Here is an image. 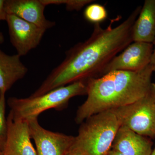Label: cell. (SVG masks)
Here are the masks:
<instances>
[{
    "label": "cell",
    "mask_w": 155,
    "mask_h": 155,
    "mask_svg": "<svg viewBox=\"0 0 155 155\" xmlns=\"http://www.w3.org/2000/svg\"><path fill=\"white\" fill-rule=\"evenodd\" d=\"M137 7L125 21L115 27L95 24L89 38L67 51L66 57L30 96L35 97L77 81L102 76L105 69L119 53L133 42L134 24L141 10Z\"/></svg>",
    "instance_id": "1"
},
{
    "label": "cell",
    "mask_w": 155,
    "mask_h": 155,
    "mask_svg": "<svg viewBox=\"0 0 155 155\" xmlns=\"http://www.w3.org/2000/svg\"><path fill=\"white\" fill-rule=\"evenodd\" d=\"M153 72L149 64L138 71L116 70L88 79L87 98L78 109L75 122L81 124L94 114L138 101L149 91Z\"/></svg>",
    "instance_id": "2"
},
{
    "label": "cell",
    "mask_w": 155,
    "mask_h": 155,
    "mask_svg": "<svg viewBox=\"0 0 155 155\" xmlns=\"http://www.w3.org/2000/svg\"><path fill=\"white\" fill-rule=\"evenodd\" d=\"M121 126L115 109L92 115L81 124L72 147L84 155H108Z\"/></svg>",
    "instance_id": "3"
},
{
    "label": "cell",
    "mask_w": 155,
    "mask_h": 155,
    "mask_svg": "<svg viewBox=\"0 0 155 155\" xmlns=\"http://www.w3.org/2000/svg\"><path fill=\"white\" fill-rule=\"evenodd\" d=\"M87 93V81H77L53 90L35 97H11L8 100L11 109L9 115L14 120L28 121L38 119L40 114L50 110L61 111L66 109L73 97L85 95Z\"/></svg>",
    "instance_id": "4"
},
{
    "label": "cell",
    "mask_w": 155,
    "mask_h": 155,
    "mask_svg": "<svg viewBox=\"0 0 155 155\" xmlns=\"http://www.w3.org/2000/svg\"><path fill=\"white\" fill-rule=\"evenodd\" d=\"M116 109L122 125L139 134L155 137V84L135 102Z\"/></svg>",
    "instance_id": "5"
},
{
    "label": "cell",
    "mask_w": 155,
    "mask_h": 155,
    "mask_svg": "<svg viewBox=\"0 0 155 155\" xmlns=\"http://www.w3.org/2000/svg\"><path fill=\"white\" fill-rule=\"evenodd\" d=\"M6 21L11 44L21 57L38 47L46 31L13 14H8Z\"/></svg>",
    "instance_id": "6"
},
{
    "label": "cell",
    "mask_w": 155,
    "mask_h": 155,
    "mask_svg": "<svg viewBox=\"0 0 155 155\" xmlns=\"http://www.w3.org/2000/svg\"><path fill=\"white\" fill-rule=\"evenodd\" d=\"M31 139L37 155H66L75 141V137L47 130L40 125L38 119L28 121Z\"/></svg>",
    "instance_id": "7"
},
{
    "label": "cell",
    "mask_w": 155,
    "mask_h": 155,
    "mask_svg": "<svg viewBox=\"0 0 155 155\" xmlns=\"http://www.w3.org/2000/svg\"><path fill=\"white\" fill-rule=\"evenodd\" d=\"M153 49V44L131 43L108 64L103 75L116 70L137 71L143 69L150 63Z\"/></svg>",
    "instance_id": "8"
},
{
    "label": "cell",
    "mask_w": 155,
    "mask_h": 155,
    "mask_svg": "<svg viewBox=\"0 0 155 155\" xmlns=\"http://www.w3.org/2000/svg\"><path fill=\"white\" fill-rule=\"evenodd\" d=\"M8 132L3 153L5 155H37L31 142L27 121L7 118Z\"/></svg>",
    "instance_id": "9"
},
{
    "label": "cell",
    "mask_w": 155,
    "mask_h": 155,
    "mask_svg": "<svg viewBox=\"0 0 155 155\" xmlns=\"http://www.w3.org/2000/svg\"><path fill=\"white\" fill-rule=\"evenodd\" d=\"M45 7L41 0H5L7 14L16 15L47 30L54 27L55 22L45 17Z\"/></svg>",
    "instance_id": "10"
},
{
    "label": "cell",
    "mask_w": 155,
    "mask_h": 155,
    "mask_svg": "<svg viewBox=\"0 0 155 155\" xmlns=\"http://www.w3.org/2000/svg\"><path fill=\"white\" fill-rule=\"evenodd\" d=\"M111 149L124 155H150L152 143L146 137L122 125L116 134Z\"/></svg>",
    "instance_id": "11"
},
{
    "label": "cell",
    "mask_w": 155,
    "mask_h": 155,
    "mask_svg": "<svg viewBox=\"0 0 155 155\" xmlns=\"http://www.w3.org/2000/svg\"><path fill=\"white\" fill-rule=\"evenodd\" d=\"M20 58L17 54L9 55L0 49V93L6 94L28 72Z\"/></svg>",
    "instance_id": "12"
},
{
    "label": "cell",
    "mask_w": 155,
    "mask_h": 155,
    "mask_svg": "<svg viewBox=\"0 0 155 155\" xmlns=\"http://www.w3.org/2000/svg\"><path fill=\"white\" fill-rule=\"evenodd\" d=\"M133 42L153 44L155 40V0H146L134 24Z\"/></svg>",
    "instance_id": "13"
},
{
    "label": "cell",
    "mask_w": 155,
    "mask_h": 155,
    "mask_svg": "<svg viewBox=\"0 0 155 155\" xmlns=\"http://www.w3.org/2000/svg\"><path fill=\"white\" fill-rule=\"evenodd\" d=\"M85 19L94 24H100L107 19V11L104 6L98 4L89 5L84 13Z\"/></svg>",
    "instance_id": "14"
},
{
    "label": "cell",
    "mask_w": 155,
    "mask_h": 155,
    "mask_svg": "<svg viewBox=\"0 0 155 155\" xmlns=\"http://www.w3.org/2000/svg\"><path fill=\"white\" fill-rule=\"evenodd\" d=\"M5 107V94L0 93V150L3 152L7 141L8 132Z\"/></svg>",
    "instance_id": "15"
},
{
    "label": "cell",
    "mask_w": 155,
    "mask_h": 155,
    "mask_svg": "<svg viewBox=\"0 0 155 155\" xmlns=\"http://www.w3.org/2000/svg\"><path fill=\"white\" fill-rule=\"evenodd\" d=\"M46 6L50 5H64L69 11H78L93 2L91 0H41Z\"/></svg>",
    "instance_id": "16"
},
{
    "label": "cell",
    "mask_w": 155,
    "mask_h": 155,
    "mask_svg": "<svg viewBox=\"0 0 155 155\" xmlns=\"http://www.w3.org/2000/svg\"><path fill=\"white\" fill-rule=\"evenodd\" d=\"M7 14L5 9V0H0V23L3 21H6Z\"/></svg>",
    "instance_id": "17"
},
{
    "label": "cell",
    "mask_w": 155,
    "mask_h": 155,
    "mask_svg": "<svg viewBox=\"0 0 155 155\" xmlns=\"http://www.w3.org/2000/svg\"><path fill=\"white\" fill-rule=\"evenodd\" d=\"M66 155H84L80 151L75 149L71 147L70 150L68 152Z\"/></svg>",
    "instance_id": "18"
},
{
    "label": "cell",
    "mask_w": 155,
    "mask_h": 155,
    "mask_svg": "<svg viewBox=\"0 0 155 155\" xmlns=\"http://www.w3.org/2000/svg\"><path fill=\"white\" fill-rule=\"evenodd\" d=\"M154 47L153 51L152 56L151 60L150 65L152 67L154 72H155V40L154 42Z\"/></svg>",
    "instance_id": "19"
},
{
    "label": "cell",
    "mask_w": 155,
    "mask_h": 155,
    "mask_svg": "<svg viewBox=\"0 0 155 155\" xmlns=\"http://www.w3.org/2000/svg\"><path fill=\"white\" fill-rule=\"evenodd\" d=\"M108 155H124L121 153L118 152L114 150L111 149L109 152Z\"/></svg>",
    "instance_id": "20"
},
{
    "label": "cell",
    "mask_w": 155,
    "mask_h": 155,
    "mask_svg": "<svg viewBox=\"0 0 155 155\" xmlns=\"http://www.w3.org/2000/svg\"><path fill=\"white\" fill-rule=\"evenodd\" d=\"M5 41V37L2 32L0 31V44H2Z\"/></svg>",
    "instance_id": "21"
},
{
    "label": "cell",
    "mask_w": 155,
    "mask_h": 155,
    "mask_svg": "<svg viewBox=\"0 0 155 155\" xmlns=\"http://www.w3.org/2000/svg\"><path fill=\"white\" fill-rule=\"evenodd\" d=\"M150 155H155V146L154 148L153 149Z\"/></svg>",
    "instance_id": "22"
},
{
    "label": "cell",
    "mask_w": 155,
    "mask_h": 155,
    "mask_svg": "<svg viewBox=\"0 0 155 155\" xmlns=\"http://www.w3.org/2000/svg\"><path fill=\"white\" fill-rule=\"evenodd\" d=\"M0 155H5L2 151L1 150H0Z\"/></svg>",
    "instance_id": "23"
}]
</instances>
